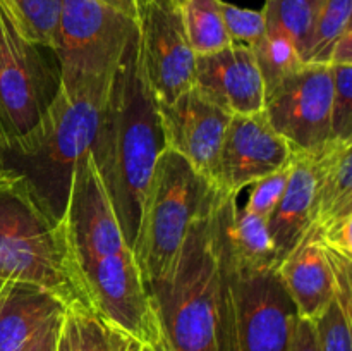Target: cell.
I'll return each mask as SVG.
<instances>
[{
    "mask_svg": "<svg viewBox=\"0 0 352 351\" xmlns=\"http://www.w3.org/2000/svg\"><path fill=\"white\" fill-rule=\"evenodd\" d=\"M60 222L89 308L144 348L167 351L153 298L89 153L76 169Z\"/></svg>",
    "mask_w": 352,
    "mask_h": 351,
    "instance_id": "1",
    "label": "cell"
},
{
    "mask_svg": "<svg viewBox=\"0 0 352 351\" xmlns=\"http://www.w3.org/2000/svg\"><path fill=\"white\" fill-rule=\"evenodd\" d=\"M165 148L158 103L143 71L136 33L107 88L89 151L133 251L148 186Z\"/></svg>",
    "mask_w": 352,
    "mask_h": 351,
    "instance_id": "2",
    "label": "cell"
},
{
    "mask_svg": "<svg viewBox=\"0 0 352 351\" xmlns=\"http://www.w3.org/2000/svg\"><path fill=\"white\" fill-rule=\"evenodd\" d=\"M0 279L40 286L67 308L88 306L64 226L10 171L0 172Z\"/></svg>",
    "mask_w": 352,
    "mask_h": 351,
    "instance_id": "3",
    "label": "cell"
},
{
    "mask_svg": "<svg viewBox=\"0 0 352 351\" xmlns=\"http://www.w3.org/2000/svg\"><path fill=\"white\" fill-rule=\"evenodd\" d=\"M217 200L191 224L168 274L150 288L167 351H220Z\"/></svg>",
    "mask_w": 352,
    "mask_h": 351,
    "instance_id": "4",
    "label": "cell"
},
{
    "mask_svg": "<svg viewBox=\"0 0 352 351\" xmlns=\"http://www.w3.org/2000/svg\"><path fill=\"white\" fill-rule=\"evenodd\" d=\"M105 95L65 93L60 88L40 126L24 141L0 155L2 171L26 181L41 206L62 220L72 178L91 151Z\"/></svg>",
    "mask_w": 352,
    "mask_h": 351,
    "instance_id": "5",
    "label": "cell"
},
{
    "mask_svg": "<svg viewBox=\"0 0 352 351\" xmlns=\"http://www.w3.org/2000/svg\"><path fill=\"white\" fill-rule=\"evenodd\" d=\"M219 193L177 151H162L134 243V257L148 291L168 274L191 224L213 205Z\"/></svg>",
    "mask_w": 352,
    "mask_h": 351,
    "instance_id": "6",
    "label": "cell"
},
{
    "mask_svg": "<svg viewBox=\"0 0 352 351\" xmlns=\"http://www.w3.org/2000/svg\"><path fill=\"white\" fill-rule=\"evenodd\" d=\"M138 21L102 0H62L52 52L65 93L105 95Z\"/></svg>",
    "mask_w": 352,
    "mask_h": 351,
    "instance_id": "7",
    "label": "cell"
},
{
    "mask_svg": "<svg viewBox=\"0 0 352 351\" xmlns=\"http://www.w3.org/2000/svg\"><path fill=\"white\" fill-rule=\"evenodd\" d=\"M219 267L220 351H287L298 310L277 270L237 267L220 251Z\"/></svg>",
    "mask_w": 352,
    "mask_h": 351,
    "instance_id": "8",
    "label": "cell"
},
{
    "mask_svg": "<svg viewBox=\"0 0 352 351\" xmlns=\"http://www.w3.org/2000/svg\"><path fill=\"white\" fill-rule=\"evenodd\" d=\"M58 92L55 54L26 40L0 2V155L40 126Z\"/></svg>",
    "mask_w": 352,
    "mask_h": 351,
    "instance_id": "9",
    "label": "cell"
},
{
    "mask_svg": "<svg viewBox=\"0 0 352 351\" xmlns=\"http://www.w3.org/2000/svg\"><path fill=\"white\" fill-rule=\"evenodd\" d=\"M332 71L305 62L265 95L263 114L294 151L315 153L332 140Z\"/></svg>",
    "mask_w": 352,
    "mask_h": 351,
    "instance_id": "10",
    "label": "cell"
},
{
    "mask_svg": "<svg viewBox=\"0 0 352 351\" xmlns=\"http://www.w3.org/2000/svg\"><path fill=\"white\" fill-rule=\"evenodd\" d=\"M143 71L158 105L195 86L196 54L188 40L177 0H136Z\"/></svg>",
    "mask_w": 352,
    "mask_h": 351,
    "instance_id": "11",
    "label": "cell"
},
{
    "mask_svg": "<svg viewBox=\"0 0 352 351\" xmlns=\"http://www.w3.org/2000/svg\"><path fill=\"white\" fill-rule=\"evenodd\" d=\"M158 112L165 147L177 151L217 188L220 153L230 114L208 98L198 86L186 89L167 105H158Z\"/></svg>",
    "mask_w": 352,
    "mask_h": 351,
    "instance_id": "12",
    "label": "cell"
},
{
    "mask_svg": "<svg viewBox=\"0 0 352 351\" xmlns=\"http://www.w3.org/2000/svg\"><path fill=\"white\" fill-rule=\"evenodd\" d=\"M294 150L261 112L230 116L219 167V191L239 195L272 172L291 165Z\"/></svg>",
    "mask_w": 352,
    "mask_h": 351,
    "instance_id": "13",
    "label": "cell"
},
{
    "mask_svg": "<svg viewBox=\"0 0 352 351\" xmlns=\"http://www.w3.org/2000/svg\"><path fill=\"white\" fill-rule=\"evenodd\" d=\"M195 86L230 116L263 110L265 85L251 47L230 43L219 52L196 57Z\"/></svg>",
    "mask_w": 352,
    "mask_h": 351,
    "instance_id": "14",
    "label": "cell"
},
{
    "mask_svg": "<svg viewBox=\"0 0 352 351\" xmlns=\"http://www.w3.org/2000/svg\"><path fill=\"white\" fill-rule=\"evenodd\" d=\"M277 274L302 319L315 320L336 298L332 260L315 226L278 264Z\"/></svg>",
    "mask_w": 352,
    "mask_h": 351,
    "instance_id": "15",
    "label": "cell"
},
{
    "mask_svg": "<svg viewBox=\"0 0 352 351\" xmlns=\"http://www.w3.org/2000/svg\"><path fill=\"white\" fill-rule=\"evenodd\" d=\"M237 198L239 195L220 191L213 209L220 255L237 267L277 270V253L267 219L239 205Z\"/></svg>",
    "mask_w": 352,
    "mask_h": 351,
    "instance_id": "16",
    "label": "cell"
},
{
    "mask_svg": "<svg viewBox=\"0 0 352 351\" xmlns=\"http://www.w3.org/2000/svg\"><path fill=\"white\" fill-rule=\"evenodd\" d=\"M315 222V164L311 153L294 151L287 186L267 227L277 253V267Z\"/></svg>",
    "mask_w": 352,
    "mask_h": 351,
    "instance_id": "17",
    "label": "cell"
},
{
    "mask_svg": "<svg viewBox=\"0 0 352 351\" xmlns=\"http://www.w3.org/2000/svg\"><path fill=\"white\" fill-rule=\"evenodd\" d=\"M67 306L40 286L7 281L0 295V351L26 348Z\"/></svg>",
    "mask_w": 352,
    "mask_h": 351,
    "instance_id": "18",
    "label": "cell"
},
{
    "mask_svg": "<svg viewBox=\"0 0 352 351\" xmlns=\"http://www.w3.org/2000/svg\"><path fill=\"white\" fill-rule=\"evenodd\" d=\"M315 164V222L327 227L352 219V141L329 140L311 153Z\"/></svg>",
    "mask_w": 352,
    "mask_h": 351,
    "instance_id": "19",
    "label": "cell"
},
{
    "mask_svg": "<svg viewBox=\"0 0 352 351\" xmlns=\"http://www.w3.org/2000/svg\"><path fill=\"white\" fill-rule=\"evenodd\" d=\"M182 19L192 52L198 55L213 54L229 47L222 17V0H182Z\"/></svg>",
    "mask_w": 352,
    "mask_h": 351,
    "instance_id": "20",
    "label": "cell"
},
{
    "mask_svg": "<svg viewBox=\"0 0 352 351\" xmlns=\"http://www.w3.org/2000/svg\"><path fill=\"white\" fill-rule=\"evenodd\" d=\"M253 52L263 78L265 95L305 64L287 33L274 24H267V31Z\"/></svg>",
    "mask_w": 352,
    "mask_h": 351,
    "instance_id": "21",
    "label": "cell"
},
{
    "mask_svg": "<svg viewBox=\"0 0 352 351\" xmlns=\"http://www.w3.org/2000/svg\"><path fill=\"white\" fill-rule=\"evenodd\" d=\"M14 26L31 43L54 47L62 0H0Z\"/></svg>",
    "mask_w": 352,
    "mask_h": 351,
    "instance_id": "22",
    "label": "cell"
},
{
    "mask_svg": "<svg viewBox=\"0 0 352 351\" xmlns=\"http://www.w3.org/2000/svg\"><path fill=\"white\" fill-rule=\"evenodd\" d=\"M325 0H267L263 7L267 24L278 26L287 33L298 48L302 62L308 50L313 26Z\"/></svg>",
    "mask_w": 352,
    "mask_h": 351,
    "instance_id": "23",
    "label": "cell"
},
{
    "mask_svg": "<svg viewBox=\"0 0 352 351\" xmlns=\"http://www.w3.org/2000/svg\"><path fill=\"white\" fill-rule=\"evenodd\" d=\"M352 0H325L313 26L305 62L329 64L330 52L340 34L351 28Z\"/></svg>",
    "mask_w": 352,
    "mask_h": 351,
    "instance_id": "24",
    "label": "cell"
},
{
    "mask_svg": "<svg viewBox=\"0 0 352 351\" xmlns=\"http://www.w3.org/2000/svg\"><path fill=\"white\" fill-rule=\"evenodd\" d=\"M65 330L71 351H112L110 327L88 306L67 308Z\"/></svg>",
    "mask_w": 352,
    "mask_h": 351,
    "instance_id": "25",
    "label": "cell"
},
{
    "mask_svg": "<svg viewBox=\"0 0 352 351\" xmlns=\"http://www.w3.org/2000/svg\"><path fill=\"white\" fill-rule=\"evenodd\" d=\"M351 312L333 298L313 320L320 351H352Z\"/></svg>",
    "mask_w": 352,
    "mask_h": 351,
    "instance_id": "26",
    "label": "cell"
},
{
    "mask_svg": "<svg viewBox=\"0 0 352 351\" xmlns=\"http://www.w3.org/2000/svg\"><path fill=\"white\" fill-rule=\"evenodd\" d=\"M332 71V140L352 141V65L329 64Z\"/></svg>",
    "mask_w": 352,
    "mask_h": 351,
    "instance_id": "27",
    "label": "cell"
},
{
    "mask_svg": "<svg viewBox=\"0 0 352 351\" xmlns=\"http://www.w3.org/2000/svg\"><path fill=\"white\" fill-rule=\"evenodd\" d=\"M222 17L230 43L253 48L267 31V17L263 10L243 9L222 0Z\"/></svg>",
    "mask_w": 352,
    "mask_h": 351,
    "instance_id": "28",
    "label": "cell"
},
{
    "mask_svg": "<svg viewBox=\"0 0 352 351\" xmlns=\"http://www.w3.org/2000/svg\"><path fill=\"white\" fill-rule=\"evenodd\" d=\"M289 172H291V165H287L284 169H278V171L272 172V174L265 176V178L258 179L253 184L248 186L246 189H250V193H248V200L244 203V206L248 210H251L253 213H256V215L268 219V215L277 206L278 200L284 195V189L287 186Z\"/></svg>",
    "mask_w": 352,
    "mask_h": 351,
    "instance_id": "29",
    "label": "cell"
},
{
    "mask_svg": "<svg viewBox=\"0 0 352 351\" xmlns=\"http://www.w3.org/2000/svg\"><path fill=\"white\" fill-rule=\"evenodd\" d=\"M287 351H320L318 339H316V330L313 320L296 317L294 326L291 330V339H289Z\"/></svg>",
    "mask_w": 352,
    "mask_h": 351,
    "instance_id": "30",
    "label": "cell"
},
{
    "mask_svg": "<svg viewBox=\"0 0 352 351\" xmlns=\"http://www.w3.org/2000/svg\"><path fill=\"white\" fill-rule=\"evenodd\" d=\"M64 315H58L21 351H57L58 339H60L62 326H64Z\"/></svg>",
    "mask_w": 352,
    "mask_h": 351,
    "instance_id": "31",
    "label": "cell"
},
{
    "mask_svg": "<svg viewBox=\"0 0 352 351\" xmlns=\"http://www.w3.org/2000/svg\"><path fill=\"white\" fill-rule=\"evenodd\" d=\"M329 64H349L352 65V26L347 28L330 52Z\"/></svg>",
    "mask_w": 352,
    "mask_h": 351,
    "instance_id": "32",
    "label": "cell"
},
{
    "mask_svg": "<svg viewBox=\"0 0 352 351\" xmlns=\"http://www.w3.org/2000/svg\"><path fill=\"white\" fill-rule=\"evenodd\" d=\"M110 343H112V351H141V346H143L131 336L112 327H110Z\"/></svg>",
    "mask_w": 352,
    "mask_h": 351,
    "instance_id": "33",
    "label": "cell"
},
{
    "mask_svg": "<svg viewBox=\"0 0 352 351\" xmlns=\"http://www.w3.org/2000/svg\"><path fill=\"white\" fill-rule=\"evenodd\" d=\"M102 2H105L107 6L113 7V9L120 10V12L126 14V16L134 17V19H136L138 16L136 0H102Z\"/></svg>",
    "mask_w": 352,
    "mask_h": 351,
    "instance_id": "34",
    "label": "cell"
},
{
    "mask_svg": "<svg viewBox=\"0 0 352 351\" xmlns=\"http://www.w3.org/2000/svg\"><path fill=\"white\" fill-rule=\"evenodd\" d=\"M57 351H71V346H69L67 330H65V319H64V326H62V332H60V339H58Z\"/></svg>",
    "mask_w": 352,
    "mask_h": 351,
    "instance_id": "35",
    "label": "cell"
},
{
    "mask_svg": "<svg viewBox=\"0 0 352 351\" xmlns=\"http://www.w3.org/2000/svg\"><path fill=\"white\" fill-rule=\"evenodd\" d=\"M6 284H7V281H2V279H0V295H2V291H3V288H6Z\"/></svg>",
    "mask_w": 352,
    "mask_h": 351,
    "instance_id": "36",
    "label": "cell"
},
{
    "mask_svg": "<svg viewBox=\"0 0 352 351\" xmlns=\"http://www.w3.org/2000/svg\"><path fill=\"white\" fill-rule=\"evenodd\" d=\"M141 351H153V350H150V348H144V346H141Z\"/></svg>",
    "mask_w": 352,
    "mask_h": 351,
    "instance_id": "37",
    "label": "cell"
},
{
    "mask_svg": "<svg viewBox=\"0 0 352 351\" xmlns=\"http://www.w3.org/2000/svg\"><path fill=\"white\" fill-rule=\"evenodd\" d=\"M0 172H2V164H0Z\"/></svg>",
    "mask_w": 352,
    "mask_h": 351,
    "instance_id": "38",
    "label": "cell"
},
{
    "mask_svg": "<svg viewBox=\"0 0 352 351\" xmlns=\"http://www.w3.org/2000/svg\"><path fill=\"white\" fill-rule=\"evenodd\" d=\"M177 2H179V3H182V0H177Z\"/></svg>",
    "mask_w": 352,
    "mask_h": 351,
    "instance_id": "39",
    "label": "cell"
}]
</instances>
